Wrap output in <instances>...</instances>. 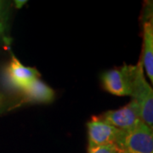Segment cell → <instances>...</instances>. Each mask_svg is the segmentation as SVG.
<instances>
[{
  "label": "cell",
  "mask_w": 153,
  "mask_h": 153,
  "mask_svg": "<svg viewBox=\"0 0 153 153\" xmlns=\"http://www.w3.org/2000/svg\"><path fill=\"white\" fill-rule=\"evenodd\" d=\"M26 101L50 103L55 100V91L40 78L35 79L22 89Z\"/></svg>",
  "instance_id": "52a82bcc"
},
{
  "label": "cell",
  "mask_w": 153,
  "mask_h": 153,
  "mask_svg": "<svg viewBox=\"0 0 153 153\" xmlns=\"http://www.w3.org/2000/svg\"><path fill=\"white\" fill-rule=\"evenodd\" d=\"M99 117L122 131L134 129L144 123L140 119L138 105L133 99L124 106L107 111Z\"/></svg>",
  "instance_id": "3957f363"
},
{
  "label": "cell",
  "mask_w": 153,
  "mask_h": 153,
  "mask_svg": "<svg viewBox=\"0 0 153 153\" xmlns=\"http://www.w3.org/2000/svg\"><path fill=\"white\" fill-rule=\"evenodd\" d=\"M115 144L121 153H153V132L145 123L131 130H121Z\"/></svg>",
  "instance_id": "7a4b0ae2"
},
{
  "label": "cell",
  "mask_w": 153,
  "mask_h": 153,
  "mask_svg": "<svg viewBox=\"0 0 153 153\" xmlns=\"http://www.w3.org/2000/svg\"><path fill=\"white\" fill-rule=\"evenodd\" d=\"M7 73L11 83L22 90L33 80L40 77V73L36 68L23 65L15 56L11 59Z\"/></svg>",
  "instance_id": "8992f818"
},
{
  "label": "cell",
  "mask_w": 153,
  "mask_h": 153,
  "mask_svg": "<svg viewBox=\"0 0 153 153\" xmlns=\"http://www.w3.org/2000/svg\"><path fill=\"white\" fill-rule=\"evenodd\" d=\"M88 153H121V152L117 146L113 143L98 146H88Z\"/></svg>",
  "instance_id": "30bf717a"
},
{
  "label": "cell",
  "mask_w": 153,
  "mask_h": 153,
  "mask_svg": "<svg viewBox=\"0 0 153 153\" xmlns=\"http://www.w3.org/2000/svg\"><path fill=\"white\" fill-rule=\"evenodd\" d=\"M103 88L117 96H131V83L128 65L105 71L101 76Z\"/></svg>",
  "instance_id": "277c9868"
},
{
  "label": "cell",
  "mask_w": 153,
  "mask_h": 153,
  "mask_svg": "<svg viewBox=\"0 0 153 153\" xmlns=\"http://www.w3.org/2000/svg\"><path fill=\"white\" fill-rule=\"evenodd\" d=\"M143 22L148 23L153 31V0L145 2L142 14Z\"/></svg>",
  "instance_id": "8fae6325"
},
{
  "label": "cell",
  "mask_w": 153,
  "mask_h": 153,
  "mask_svg": "<svg viewBox=\"0 0 153 153\" xmlns=\"http://www.w3.org/2000/svg\"><path fill=\"white\" fill-rule=\"evenodd\" d=\"M10 4L5 1H0V34H3L7 27L9 18Z\"/></svg>",
  "instance_id": "9c48e42d"
},
{
  "label": "cell",
  "mask_w": 153,
  "mask_h": 153,
  "mask_svg": "<svg viewBox=\"0 0 153 153\" xmlns=\"http://www.w3.org/2000/svg\"><path fill=\"white\" fill-rule=\"evenodd\" d=\"M131 97L136 102L140 119L153 132V88L148 82L141 61L128 65Z\"/></svg>",
  "instance_id": "6da1fadb"
},
{
  "label": "cell",
  "mask_w": 153,
  "mask_h": 153,
  "mask_svg": "<svg viewBox=\"0 0 153 153\" xmlns=\"http://www.w3.org/2000/svg\"><path fill=\"white\" fill-rule=\"evenodd\" d=\"M27 3V1H26V0H16V1H15V4L16 6L17 9L22 8Z\"/></svg>",
  "instance_id": "7c38bea8"
},
{
  "label": "cell",
  "mask_w": 153,
  "mask_h": 153,
  "mask_svg": "<svg viewBox=\"0 0 153 153\" xmlns=\"http://www.w3.org/2000/svg\"><path fill=\"white\" fill-rule=\"evenodd\" d=\"M140 61L144 72L153 88V31L151 26L143 22V48Z\"/></svg>",
  "instance_id": "ba28073f"
},
{
  "label": "cell",
  "mask_w": 153,
  "mask_h": 153,
  "mask_svg": "<svg viewBox=\"0 0 153 153\" xmlns=\"http://www.w3.org/2000/svg\"><path fill=\"white\" fill-rule=\"evenodd\" d=\"M88 146H98L116 142L121 130L100 119L93 117L88 123Z\"/></svg>",
  "instance_id": "5b68a950"
}]
</instances>
